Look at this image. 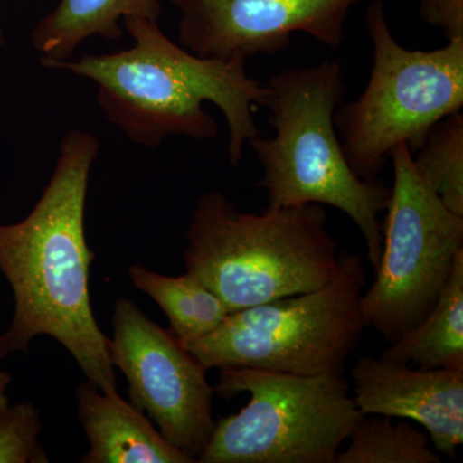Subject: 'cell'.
Instances as JSON below:
<instances>
[{
	"label": "cell",
	"mask_w": 463,
	"mask_h": 463,
	"mask_svg": "<svg viewBox=\"0 0 463 463\" xmlns=\"http://www.w3.org/2000/svg\"><path fill=\"white\" fill-rule=\"evenodd\" d=\"M364 414L349 435V446L335 463H439L430 438L407 421Z\"/></svg>",
	"instance_id": "16"
},
{
	"label": "cell",
	"mask_w": 463,
	"mask_h": 463,
	"mask_svg": "<svg viewBox=\"0 0 463 463\" xmlns=\"http://www.w3.org/2000/svg\"><path fill=\"white\" fill-rule=\"evenodd\" d=\"M389 157L394 183L381 224L383 252L361 313L364 327L392 344L425 319L446 288L463 252V216L422 182L407 146Z\"/></svg>",
	"instance_id": "8"
},
{
	"label": "cell",
	"mask_w": 463,
	"mask_h": 463,
	"mask_svg": "<svg viewBox=\"0 0 463 463\" xmlns=\"http://www.w3.org/2000/svg\"><path fill=\"white\" fill-rule=\"evenodd\" d=\"M5 44H7V39H5V33L3 32L2 27H0V50L5 47Z\"/></svg>",
	"instance_id": "21"
},
{
	"label": "cell",
	"mask_w": 463,
	"mask_h": 463,
	"mask_svg": "<svg viewBox=\"0 0 463 463\" xmlns=\"http://www.w3.org/2000/svg\"><path fill=\"white\" fill-rule=\"evenodd\" d=\"M81 428L90 441L83 463H192L118 390L100 392L87 381L76 389Z\"/></svg>",
	"instance_id": "12"
},
{
	"label": "cell",
	"mask_w": 463,
	"mask_h": 463,
	"mask_svg": "<svg viewBox=\"0 0 463 463\" xmlns=\"http://www.w3.org/2000/svg\"><path fill=\"white\" fill-rule=\"evenodd\" d=\"M420 16L439 27L448 42L463 41V0H421Z\"/></svg>",
	"instance_id": "19"
},
{
	"label": "cell",
	"mask_w": 463,
	"mask_h": 463,
	"mask_svg": "<svg viewBox=\"0 0 463 463\" xmlns=\"http://www.w3.org/2000/svg\"><path fill=\"white\" fill-rule=\"evenodd\" d=\"M39 411L30 402L7 405L0 412V463L48 462L39 447Z\"/></svg>",
	"instance_id": "18"
},
{
	"label": "cell",
	"mask_w": 463,
	"mask_h": 463,
	"mask_svg": "<svg viewBox=\"0 0 463 463\" xmlns=\"http://www.w3.org/2000/svg\"><path fill=\"white\" fill-rule=\"evenodd\" d=\"M183 252L185 269L232 312L323 288L339 269V243L322 205L239 212L222 192L197 200Z\"/></svg>",
	"instance_id": "4"
},
{
	"label": "cell",
	"mask_w": 463,
	"mask_h": 463,
	"mask_svg": "<svg viewBox=\"0 0 463 463\" xmlns=\"http://www.w3.org/2000/svg\"><path fill=\"white\" fill-rule=\"evenodd\" d=\"M181 17L179 44L200 57L274 56L307 33L339 48L350 11L367 0H170Z\"/></svg>",
	"instance_id": "10"
},
{
	"label": "cell",
	"mask_w": 463,
	"mask_h": 463,
	"mask_svg": "<svg viewBox=\"0 0 463 463\" xmlns=\"http://www.w3.org/2000/svg\"><path fill=\"white\" fill-rule=\"evenodd\" d=\"M263 108L269 109L272 138L249 142L261 167L259 187L268 207L317 203L339 209L354 222L373 269L383 252L379 216L392 188L356 175L344 152L335 114L345 96L340 61L291 67L268 79Z\"/></svg>",
	"instance_id": "3"
},
{
	"label": "cell",
	"mask_w": 463,
	"mask_h": 463,
	"mask_svg": "<svg viewBox=\"0 0 463 463\" xmlns=\"http://www.w3.org/2000/svg\"><path fill=\"white\" fill-rule=\"evenodd\" d=\"M161 0H60L50 14L36 24L30 39L41 56L42 66L74 58L87 39L99 36L118 41L124 36L125 18L157 21L163 16Z\"/></svg>",
	"instance_id": "13"
},
{
	"label": "cell",
	"mask_w": 463,
	"mask_h": 463,
	"mask_svg": "<svg viewBox=\"0 0 463 463\" xmlns=\"http://www.w3.org/2000/svg\"><path fill=\"white\" fill-rule=\"evenodd\" d=\"M381 358L422 370L463 368V252L430 313Z\"/></svg>",
	"instance_id": "14"
},
{
	"label": "cell",
	"mask_w": 463,
	"mask_h": 463,
	"mask_svg": "<svg viewBox=\"0 0 463 463\" xmlns=\"http://www.w3.org/2000/svg\"><path fill=\"white\" fill-rule=\"evenodd\" d=\"M123 27L133 39L128 50L84 54L48 69L93 81L105 118L142 147H160L169 137L215 139L218 124L203 108L212 102L230 130L228 160L239 166L245 146L260 136L255 114L267 96L265 84L246 71V60L197 56L147 18H125Z\"/></svg>",
	"instance_id": "2"
},
{
	"label": "cell",
	"mask_w": 463,
	"mask_h": 463,
	"mask_svg": "<svg viewBox=\"0 0 463 463\" xmlns=\"http://www.w3.org/2000/svg\"><path fill=\"white\" fill-rule=\"evenodd\" d=\"M214 392L249 403L215 421L200 463H335L364 414L344 374L223 368Z\"/></svg>",
	"instance_id": "6"
},
{
	"label": "cell",
	"mask_w": 463,
	"mask_h": 463,
	"mask_svg": "<svg viewBox=\"0 0 463 463\" xmlns=\"http://www.w3.org/2000/svg\"><path fill=\"white\" fill-rule=\"evenodd\" d=\"M99 137L70 129L47 187L30 214L0 224V270L14 297V319L0 336V356L27 353L35 337L57 340L103 392L118 390L109 339L94 318L90 295L96 254L85 237V205Z\"/></svg>",
	"instance_id": "1"
},
{
	"label": "cell",
	"mask_w": 463,
	"mask_h": 463,
	"mask_svg": "<svg viewBox=\"0 0 463 463\" xmlns=\"http://www.w3.org/2000/svg\"><path fill=\"white\" fill-rule=\"evenodd\" d=\"M128 273L134 288L165 313L170 332L181 345L212 334L230 316L223 300L194 274L164 276L139 264L129 267Z\"/></svg>",
	"instance_id": "15"
},
{
	"label": "cell",
	"mask_w": 463,
	"mask_h": 463,
	"mask_svg": "<svg viewBox=\"0 0 463 463\" xmlns=\"http://www.w3.org/2000/svg\"><path fill=\"white\" fill-rule=\"evenodd\" d=\"M412 155L414 169L448 209L463 216V114L439 121Z\"/></svg>",
	"instance_id": "17"
},
{
	"label": "cell",
	"mask_w": 463,
	"mask_h": 463,
	"mask_svg": "<svg viewBox=\"0 0 463 463\" xmlns=\"http://www.w3.org/2000/svg\"><path fill=\"white\" fill-rule=\"evenodd\" d=\"M0 359H3L2 356H0Z\"/></svg>",
	"instance_id": "22"
},
{
	"label": "cell",
	"mask_w": 463,
	"mask_h": 463,
	"mask_svg": "<svg viewBox=\"0 0 463 463\" xmlns=\"http://www.w3.org/2000/svg\"><path fill=\"white\" fill-rule=\"evenodd\" d=\"M373 42L370 80L358 99L339 106L335 125L350 166L376 179L399 145L413 154L432 128L463 108V41L435 51H410L390 30L381 0L365 14Z\"/></svg>",
	"instance_id": "7"
},
{
	"label": "cell",
	"mask_w": 463,
	"mask_h": 463,
	"mask_svg": "<svg viewBox=\"0 0 463 463\" xmlns=\"http://www.w3.org/2000/svg\"><path fill=\"white\" fill-rule=\"evenodd\" d=\"M362 414L410 420L428 431L432 446L450 458L463 443V368L422 370L364 356L352 370Z\"/></svg>",
	"instance_id": "11"
},
{
	"label": "cell",
	"mask_w": 463,
	"mask_h": 463,
	"mask_svg": "<svg viewBox=\"0 0 463 463\" xmlns=\"http://www.w3.org/2000/svg\"><path fill=\"white\" fill-rule=\"evenodd\" d=\"M364 288L362 255L341 251L336 276L323 288L232 312L214 332L182 346L207 371L344 374L365 328Z\"/></svg>",
	"instance_id": "5"
},
{
	"label": "cell",
	"mask_w": 463,
	"mask_h": 463,
	"mask_svg": "<svg viewBox=\"0 0 463 463\" xmlns=\"http://www.w3.org/2000/svg\"><path fill=\"white\" fill-rule=\"evenodd\" d=\"M12 383V374L7 371H0V412L9 404L8 388Z\"/></svg>",
	"instance_id": "20"
},
{
	"label": "cell",
	"mask_w": 463,
	"mask_h": 463,
	"mask_svg": "<svg viewBox=\"0 0 463 463\" xmlns=\"http://www.w3.org/2000/svg\"><path fill=\"white\" fill-rule=\"evenodd\" d=\"M112 330L109 358L129 383L130 403L196 462L215 428L206 368L130 298L116 301Z\"/></svg>",
	"instance_id": "9"
}]
</instances>
